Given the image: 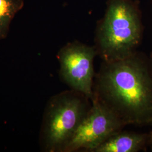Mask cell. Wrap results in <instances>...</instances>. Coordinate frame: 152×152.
<instances>
[{"label": "cell", "instance_id": "5b68a950", "mask_svg": "<svg viewBox=\"0 0 152 152\" xmlns=\"http://www.w3.org/2000/svg\"><path fill=\"white\" fill-rule=\"evenodd\" d=\"M96 55L95 47L77 41L65 45L57 55L63 81L91 100L94 98V60Z\"/></svg>", "mask_w": 152, "mask_h": 152}, {"label": "cell", "instance_id": "8992f818", "mask_svg": "<svg viewBox=\"0 0 152 152\" xmlns=\"http://www.w3.org/2000/svg\"><path fill=\"white\" fill-rule=\"evenodd\" d=\"M149 134L120 131L92 152H137L148 145Z\"/></svg>", "mask_w": 152, "mask_h": 152}, {"label": "cell", "instance_id": "3957f363", "mask_svg": "<svg viewBox=\"0 0 152 152\" xmlns=\"http://www.w3.org/2000/svg\"><path fill=\"white\" fill-rule=\"evenodd\" d=\"M91 104L85 95L72 89L50 99L40 134L41 145L45 152H64Z\"/></svg>", "mask_w": 152, "mask_h": 152}, {"label": "cell", "instance_id": "6da1fadb", "mask_svg": "<svg viewBox=\"0 0 152 152\" xmlns=\"http://www.w3.org/2000/svg\"><path fill=\"white\" fill-rule=\"evenodd\" d=\"M94 97L126 125L152 124V68L135 53L123 60L103 61L95 75Z\"/></svg>", "mask_w": 152, "mask_h": 152}, {"label": "cell", "instance_id": "ba28073f", "mask_svg": "<svg viewBox=\"0 0 152 152\" xmlns=\"http://www.w3.org/2000/svg\"><path fill=\"white\" fill-rule=\"evenodd\" d=\"M148 145H149L152 149V131L150 134H149V140H148Z\"/></svg>", "mask_w": 152, "mask_h": 152}, {"label": "cell", "instance_id": "277c9868", "mask_svg": "<svg viewBox=\"0 0 152 152\" xmlns=\"http://www.w3.org/2000/svg\"><path fill=\"white\" fill-rule=\"evenodd\" d=\"M87 115L78 127L63 152H92L126 125L96 98L91 100Z\"/></svg>", "mask_w": 152, "mask_h": 152}, {"label": "cell", "instance_id": "9c48e42d", "mask_svg": "<svg viewBox=\"0 0 152 152\" xmlns=\"http://www.w3.org/2000/svg\"><path fill=\"white\" fill-rule=\"evenodd\" d=\"M149 61H150V63H151V66H152V55H151V59H150Z\"/></svg>", "mask_w": 152, "mask_h": 152}, {"label": "cell", "instance_id": "7a4b0ae2", "mask_svg": "<svg viewBox=\"0 0 152 152\" xmlns=\"http://www.w3.org/2000/svg\"><path fill=\"white\" fill-rule=\"evenodd\" d=\"M140 15L129 0H110L96 35L98 55L103 61L123 60L136 53L142 36Z\"/></svg>", "mask_w": 152, "mask_h": 152}, {"label": "cell", "instance_id": "52a82bcc", "mask_svg": "<svg viewBox=\"0 0 152 152\" xmlns=\"http://www.w3.org/2000/svg\"><path fill=\"white\" fill-rule=\"evenodd\" d=\"M25 0H0V40L7 37L11 22L22 9Z\"/></svg>", "mask_w": 152, "mask_h": 152}]
</instances>
